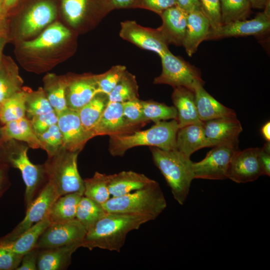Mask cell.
Wrapping results in <instances>:
<instances>
[{
	"mask_svg": "<svg viewBox=\"0 0 270 270\" xmlns=\"http://www.w3.org/2000/svg\"><path fill=\"white\" fill-rule=\"evenodd\" d=\"M59 196L55 186L48 180L38 195L26 208L24 218L12 232L0 238V240L4 241L13 240L41 221L48 216L51 206Z\"/></svg>",
	"mask_w": 270,
	"mask_h": 270,
	"instance_id": "obj_9",
	"label": "cell"
},
{
	"mask_svg": "<svg viewBox=\"0 0 270 270\" xmlns=\"http://www.w3.org/2000/svg\"><path fill=\"white\" fill-rule=\"evenodd\" d=\"M8 187L9 184L6 175V165L3 164L0 166V198Z\"/></svg>",
	"mask_w": 270,
	"mask_h": 270,
	"instance_id": "obj_51",
	"label": "cell"
},
{
	"mask_svg": "<svg viewBox=\"0 0 270 270\" xmlns=\"http://www.w3.org/2000/svg\"><path fill=\"white\" fill-rule=\"evenodd\" d=\"M78 153L62 147L43 164L47 180L55 186L60 196L72 193L84 196V182L77 166Z\"/></svg>",
	"mask_w": 270,
	"mask_h": 270,
	"instance_id": "obj_5",
	"label": "cell"
},
{
	"mask_svg": "<svg viewBox=\"0 0 270 270\" xmlns=\"http://www.w3.org/2000/svg\"><path fill=\"white\" fill-rule=\"evenodd\" d=\"M26 92V116L28 119L54 110L43 89Z\"/></svg>",
	"mask_w": 270,
	"mask_h": 270,
	"instance_id": "obj_38",
	"label": "cell"
},
{
	"mask_svg": "<svg viewBox=\"0 0 270 270\" xmlns=\"http://www.w3.org/2000/svg\"><path fill=\"white\" fill-rule=\"evenodd\" d=\"M0 156L2 164L18 169L26 186L24 200L26 208L38 195L46 176L43 164H35L28 156L29 146L16 140L6 141Z\"/></svg>",
	"mask_w": 270,
	"mask_h": 270,
	"instance_id": "obj_6",
	"label": "cell"
},
{
	"mask_svg": "<svg viewBox=\"0 0 270 270\" xmlns=\"http://www.w3.org/2000/svg\"><path fill=\"white\" fill-rule=\"evenodd\" d=\"M120 36L137 46L156 53L160 56L169 50L168 42L160 28H145L133 20L120 24Z\"/></svg>",
	"mask_w": 270,
	"mask_h": 270,
	"instance_id": "obj_10",
	"label": "cell"
},
{
	"mask_svg": "<svg viewBox=\"0 0 270 270\" xmlns=\"http://www.w3.org/2000/svg\"><path fill=\"white\" fill-rule=\"evenodd\" d=\"M80 247V244H74L60 247L39 249L37 270H66L71 264L72 254Z\"/></svg>",
	"mask_w": 270,
	"mask_h": 270,
	"instance_id": "obj_24",
	"label": "cell"
},
{
	"mask_svg": "<svg viewBox=\"0 0 270 270\" xmlns=\"http://www.w3.org/2000/svg\"><path fill=\"white\" fill-rule=\"evenodd\" d=\"M99 0H60L62 11L72 25L78 24L84 17L93 2Z\"/></svg>",
	"mask_w": 270,
	"mask_h": 270,
	"instance_id": "obj_40",
	"label": "cell"
},
{
	"mask_svg": "<svg viewBox=\"0 0 270 270\" xmlns=\"http://www.w3.org/2000/svg\"><path fill=\"white\" fill-rule=\"evenodd\" d=\"M19 0H4V8L8 12L14 8Z\"/></svg>",
	"mask_w": 270,
	"mask_h": 270,
	"instance_id": "obj_55",
	"label": "cell"
},
{
	"mask_svg": "<svg viewBox=\"0 0 270 270\" xmlns=\"http://www.w3.org/2000/svg\"><path fill=\"white\" fill-rule=\"evenodd\" d=\"M26 90H22L2 104L0 122L2 124L26 116Z\"/></svg>",
	"mask_w": 270,
	"mask_h": 270,
	"instance_id": "obj_36",
	"label": "cell"
},
{
	"mask_svg": "<svg viewBox=\"0 0 270 270\" xmlns=\"http://www.w3.org/2000/svg\"><path fill=\"white\" fill-rule=\"evenodd\" d=\"M6 42V38L2 34H0V62L2 58V51Z\"/></svg>",
	"mask_w": 270,
	"mask_h": 270,
	"instance_id": "obj_57",
	"label": "cell"
},
{
	"mask_svg": "<svg viewBox=\"0 0 270 270\" xmlns=\"http://www.w3.org/2000/svg\"><path fill=\"white\" fill-rule=\"evenodd\" d=\"M37 136L41 148L46 152L48 157L52 156L63 147L62 134L57 124L51 126Z\"/></svg>",
	"mask_w": 270,
	"mask_h": 270,
	"instance_id": "obj_41",
	"label": "cell"
},
{
	"mask_svg": "<svg viewBox=\"0 0 270 270\" xmlns=\"http://www.w3.org/2000/svg\"><path fill=\"white\" fill-rule=\"evenodd\" d=\"M262 132L264 138L267 140H270V122H267L262 128Z\"/></svg>",
	"mask_w": 270,
	"mask_h": 270,
	"instance_id": "obj_54",
	"label": "cell"
},
{
	"mask_svg": "<svg viewBox=\"0 0 270 270\" xmlns=\"http://www.w3.org/2000/svg\"><path fill=\"white\" fill-rule=\"evenodd\" d=\"M198 84L194 88L195 102L198 116L203 122L225 116H236L234 110L216 100Z\"/></svg>",
	"mask_w": 270,
	"mask_h": 270,
	"instance_id": "obj_23",
	"label": "cell"
},
{
	"mask_svg": "<svg viewBox=\"0 0 270 270\" xmlns=\"http://www.w3.org/2000/svg\"><path fill=\"white\" fill-rule=\"evenodd\" d=\"M222 24L246 19L252 8L248 0H220Z\"/></svg>",
	"mask_w": 270,
	"mask_h": 270,
	"instance_id": "obj_37",
	"label": "cell"
},
{
	"mask_svg": "<svg viewBox=\"0 0 270 270\" xmlns=\"http://www.w3.org/2000/svg\"><path fill=\"white\" fill-rule=\"evenodd\" d=\"M83 195L72 193L59 196L48 214L50 223L74 220L78 202Z\"/></svg>",
	"mask_w": 270,
	"mask_h": 270,
	"instance_id": "obj_29",
	"label": "cell"
},
{
	"mask_svg": "<svg viewBox=\"0 0 270 270\" xmlns=\"http://www.w3.org/2000/svg\"><path fill=\"white\" fill-rule=\"evenodd\" d=\"M142 104L144 116L147 122L151 120L156 123L170 119L177 120V110L174 106L152 100H142Z\"/></svg>",
	"mask_w": 270,
	"mask_h": 270,
	"instance_id": "obj_39",
	"label": "cell"
},
{
	"mask_svg": "<svg viewBox=\"0 0 270 270\" xmlns=\"http://www.w3.org/2000/svg\"><path fill=\"white\" fill-rule=\"evenodd\" d=\"M122 104L124 116L130 123L140 127L147 122L144 116L142 100L139 98Z\"/></svg>",
	"mask_w": 270,
	"mask_h": 270,
	"instance_id": "obj_43",
	"label": "cell"
},
{
	"mask_svg": "<svg viewBox=\"0 0 270 270\" xmlns=\"http://www.w3.org/2000/svg\"><path fill=\"white\" fill-rule=\"evenodd\" d=\"M154 164L164 176L172 196L181 205L188 195L194 178L193 162L177 150H166L150 146Z\"/></svg>",
	"mask_w": 270,
	"mask_h": 270,
	"instance_id": "obj_3",
	"label": "cell"
},
{
	"mask_svg": "<svg viewBox=\"0 0 270 270\" xmlns=\"http://www.w3.org/2000/svg\"><path fill=\"white\" fill-rule=\"evenodd\" d=\"M1 139L24 142L33 149L41 148L40 142L32 126L31 120L26 116L8 122L0 128Z\"/></svg>",
	"mask_w": 270,
	"mask_h": 270,
	"instance_id": "obj_25",
	"label": "cell"
},
{
	"mask_svg": "<svg viewBox=\"0 0 270 270\" xmlns=\"http://www.w3.org/2000/svg\"><path fill=\"white\" fill-rule=\"evenodd\" d=\"M0 139H1V132H0Z\"/></svg>",
	"mask_w": 270,
	"mask_h": 270,
	"instance_id": "obj_59",
	"label": "cell"
},
{
	"mask_svg": "<svg viewBox=\"0 0 270 270\" xmlns=\"http://www.w3.org/2000/svg\"><path fill=\"white\" fill-rule=\"evenodd\" d=\"M23 256L0 249V270H16Z\"/></svg>",
	"mask_w": 270,
	"mask_h": 270,
	"instance_id": "obj_47",
	"label": "cell"
},
{
	"mask_svg": "<svg viewBox=\"0 0 270 270\" xmlns=\"http://www.w3.org/2000/svg\"><path fill=\"white\" fill-rule=\"evenodd\" d=\"M58 114L54 111L37 116L32 118L30 120L32 128L36 135L40 134L51 126L58 123Z\"/></svg>",
	"mask_w": 270,
	"mask_h": 270,
	"instance_id": "obj_46",
	"label": "cell"
},
{
	"mask_svg": "<svg viewBox=\"0 0 270 270\" xmlns=\"http://www.w3.org/2000/svg\"><path fill=\"white\" fill-rule=\"evenodd\" d=\"M138 90L136 76L126 70L116 86L108 95V102L122 103L138 98Z\"/></svg>",
	"mask_w": 270,
	"mask_h": 270,
	"instance_id": "obj_35",
	"label": "cell"
},
{
	"mask_svg": "<svg viewBox=\"0 0 270 270\" xmlns=\"http://www.w3.org/2000/svg\"><path fill=\"white\" fill-rule=\"evenodd\" d=\"M177 6L188 14L194 10H200L199 0H176Z\"/></svg>",
	"mask_w": 270,
	"mask_h": 270,
	"instance_id": "obj_50",
	"label": "cell"
},
{
	"mask_svg": "<svg viewBox=\"0 0 270 270\" xmlns=\"http://www.w3.org/2000/svg\"><path fill=\"white\" fill-rule=\"evenodd\" d=\"M166 204L164 193L156 181L128 194L111 197L102 206L108 212L140 215L154 220L164 210Z\"/></svg>",
	"mask_w": 270,
	"mask_h": 270,
	"instance_id": "obj_4",
	"label": "cell"
},
{
	"mask_svg": "<svg viewBox=\"0 0 270 270\" xmlns=\"http://www.w3.org/2000/svg\"><path fill=\"white\" fill-rule=\"evenodd\" d=\"M162 71L154 80V84H166L173 88L183 86L194 92L198 84H204L200 70L170 50L160 56Z\"/></svg>",
	"mask_w": 270,
	"mask_h": 270,
	"instance_id": "obj_7",
	"label": "cell"
},
{
	"mask_svg": "<svg viewBox=\"0 0 270 270\" xmlns=\"http://www.w3.org/2000/svg\"><path fill=\"white\" fill-rule=\"evenodd\" d=\"M200 9L209 20L210 28L214 30L222 24L221 18L220 0H199Z\"/></svg>",
	"mask_w": 270,
	"mask_h": 270,
	"instance_id": "obj_44",
	"label": "cell"
},
{
	"mask_svg": "<svg viewBox=\"0 0 270 270\" xmlns=\"http://www.w3.org/2000/svg\"><path fill=\"white\" fill-rule=\"evenodd\" d=\"M108 103V95L98 93L78 110L81 123L86 131L90 133V130L98 122Z\"/></svg>",
	"mask_w": 270,
	"mask_h": 270,
	"instance_id": "obj_31",
	"label": "cell"
},
{
	"mask_svg": "<svg viewBox=\"0 0 270 270\" xmlns=\"http://www.w3.org/2000/svg\"><path fill=\"white\" fill-rule=\"evenodd\" d=\"M106 212L102 205L83 196L78 202L75 219L87 231Z\"/></svg>",
	"mask_w": 270,
	"mask_h": 270,
	"instance_id": "obj_34",
	"label": "cell"
},
{
	"mask_svg": "<svg viewBox=\"0 0 270 270\" xmlns=\"http://www.w3.org/2000/svg\"><path fill=\"white\" fill-rule=\"evenodd\" d=\"M66 80V100L68 108L78 110L98 94L95 76L72 78Z\"/></svg>",
	"mask_w": 270,
	"mask_h": 270,
	"instance_id": "obj_18",
	"label": "cell"
},
{
	"mask_svg": "<svg viewBox=\"0 0 270 270\" xmlns=\"http://www.w3.org/2000/svg\"><path fill=\"white\" fill-rule=\"evenodd\" d=\"M172 100L177 110L179 128L190 124L204 123L198 116L194 92L183 86L174 88Z\"/></svg>",
	"mask_w": 270,
	"mask_h": 270,
	"instance_id": "obj_22",
	"label": "cell"
},
{
	"mask_svg": "<svg viewBox=\"0 0 270 270\" xmlns=\"http://www.w3.org/2000/svg\"><path fill=\"white\" fill-rule=\"evenodd\" d=\"M50 223L48 216L17 238L7 241L0 240V249L24 255L36 246L40 236Z\"/></svg>",
	"mask_w": 270,
	"mask_h": 270,
	"instance_id": "obj_26",
	"label": "cell"
},
{
	"mask_svg": "<svg viewBox=\"0 0 270 270\" xmlns=\"http://www.w3.org/2000/svg\"><path fill=\"white\" fill-rule=\"evenodd\" d=\"M45 89L48 101L57 114L68 108L66 96V78L54 76L47 78Z\"/></svg>",
	"mask_w": 270,
	"mask_h": 270,
	"instance_id": "obj_33",
	"label": "cell"
},
{
	"mask_svg": "<svg viewBox=\"0 0 270 270\" xmlns=\"http://www.w3.org/2000/svg\"><path fill=\"white\" fill-rule=\"evenodd\" d=\"M188 14L177 5L164 10L160 16L162 25L160 27L168 44L182 46L185 36Z\"/></svg>",
	"mask_w": 270,
	"mask_h": 270,
	"instance_id": "obj_21",
	"label": "cell"
},
{
	"mask_svg": "<svg viewBox=\"0 0 270 270\" xmlns=\"http://www.w3.org/2000/svg\"><path fill=\"white\" fill-rule=\"evenodd\" d=\"M126 70L125 66L116 65L102 74L96 75L98 94L108 95L116 86Z\"/></svg>",
	"mask_w": 270,
	"mask_h": 270,
	"instance_id": "obj_42",
	"label": "cell"
},
{
	"mask_svg": "<svg viewBox=\"0 0 270 270\" xmlns=\"http://www.w3.org/2000/svg\"><path fill=\"white\" fill-rule=\"evenodd\" d=\"M7 13L8 12L4 6V0H0V22L3 20Z\"/></svg>",
	"mask_w": 270,
	"mask_h": 270,
	"instance_id": "obj_56",
	"label": "cell"
},
{
	"mask_svg": "<svg viewBox=\"0 0 270 270\" xmlns=\"http://www.w3.org/2000/svg\"><path fill=\"white\" fill-rule=\"evenodd\" d=\"M150 220L152 218L144 216L106 212L86 231L81 247L119 252L128 234Z\"/></svg>",
	"mask_w": 270,
	"mask_h": 270,
	"instance_id": "obj_1",
	"label": "cell"
},
{
	"mask_svg": "<svg viewBox=\"0 0 270 270\" xmlns=\"http://www.w3.org/2000/svg\"><path fill=\"white\" fill-rule=\"evenodd\" d=\"M39 249L34 247L25 254L19 266L16 270H36V262Z\"/></svg>",
	"mask_w": 270,
	"mask_h": 270,
	"instance_id": "obj_48",
	"label": "cell"
},
{
	"mask_svg": "<svg viewBox=\"0 0 270 270\" xmlns=\"http://www.w3.org/2000/svg\"><path fill=\"white\" fill-rule=\"evenodd\" d=\"M259 148L237 150L232 156L227 171L228 178L236 182L246 183L263 175L258 156Z\"/></svg>",
	"mask_w": 270,
	"mask_h": 270,
	"instance_id": "obj_13",
	"label": "cell"
},
{
	"mask_svg": "<svg viewBox=\"0 0 270 270\" xmlns=\"http://www.w3.org/2000/svg\"><path fill=\"white\" fill-rule=\"evenodd\" d=\"M86 230L76 220L52 222L38 238L36 246L46 249L80 244Z\"/></svg>",
	"mask_w": 270,
	"mask_h": 270,
	"instance_id": "obj_11",
	"label": "cell"
},
{
	"mask_svg": "<svg viewBox=\"0 0 270 270\" xmlns=\"http://www.w3.org/2000/svg\"><path fill=\"white\" fill-rule=\"evenodd\" d=\"M238 141L227 142L212 146L202 160L192 163L194 178L211 180L228 179L227 171Z\"/></svg>",
	"mask_w": 270,
	"mask_h": 270,
	"instance_id": "obj_8",
	"label": "cell"
},
{
	"mask_svg": "<svg viewBox=\"0 0 270 270\" xmlns=\"http://www.w3.org/2000/svg\"><path fill=\"white\" fill-rule=\"evenodd\" d=\"M179 127L177 120L160 121L144 130L110 136L108 150L114 156H122L134 147L147 146L163 150H176V136Z\"/></svg>",
	"mask_w": 270,
	"mask_h": 270,
	"instance_id": "obj_2",
	"label": "cell"
},
{
	"mask_svg": "<svg viewBox=\"0 0 270 270\" xmlns=\"http://www.w3.org/2000/svg\"><path fill=\"white\" fill-rule=\"evenodd\" d=\"M206 148L238 141L242 128L236 116L216 118L204 122Z\"/></svg>",
	"mask_w": 270,
	"mask_h": 270,
	"instance_id": "obj_17",
	"label": "cell"
},
{
	"mask_svg": "<svg viewBox=\"0 0 270 270\" xmlns=\"http://www.w3.org/2000/svg\"><path fill=\"white\" fill-rule=\"evenodd\" d=\"M250 6L254 8H264L266 3L270 0H248Z\"/></svg>",
	"mask_w": 270,
	"mask_h": 270,
	"instance_id": "obj_53",
	"label": "cell"
},
{
	"mask_svg": "<svg viewBox=\"0 0 270 270\" xmlns=\"http://www.w3.org/2000/svg\"><path fill=\"white\" fill-rule=\"evenodd\" d=\"M203 124H193L179 128L176 136V150L190 158L195 152L206 148Z\"/></svg>",
	"mask_w": 270,
	"mask_h": 270,
	"instance_id": "obj_27",
	"label": "cell"
},
{
	"mask_svg": "<svg viewBox=\"0 0 270 270\" xmlns=\"http://www.w3.org/2000/svg\"><path fill=\"white\" fill-rule=\"evenodd\" d=\"M258 156L263 175L270 176V142L267 141L261 148L258 149Z\"/></svg>",
	"mask_w": 270,
	"mask_h": 270,
	"instance_id": "obj_49",
	"label": "cell"
},
{
	"mask_svg": "<svg viewBox=\"0 0 270 270\" xmlns=\"http://www.w3.org/2000/svg\"><path fill=\"white\" fill-rule=\"evenodd\" d=\"M177 5L176 0H135L132 8H142L160 15L166 10Z\"/></svg>",
	"mask_w": 270,
	"mask_h": 270,
	"instance_id": "obj_45",
	"label": "cell"
},
{
	"mask_svg": "<svg viewBox=\"0 0 270 270\" xmlns=\"http://www.w3.org/2000/svg\"><path fill=\"white\" fill-rule=\"evenodd\" d=\"M57 8L52 0H35L26 8L20 27L21 35L30 36L53 21Z\"/></svg>",
	"mask_w": 270,
	"mask_h": 270,
	"instance_id": "obj_16",
	"label": "cell"
},
{
	"mask_svg": "<svg viewBox=\"0 0 270 270\" xmlns=\"http://www.w3.org/2000/svg\"><path fill=\"white\" fill-rule=\"evenodd\" d=\"M138 128L130 123L124 116L122 103L108 102L90 133L92 138L98 136H110L131 133Z\"/></svg>",
	"mask_w": 270,
	"mask_h": 270,
	"instance_id": "obj_15",
	"label": "cell"
},
{
	"mask_svg": "<svg viewBox=\"0 0 270 270\" xmlns=\"http://www.w3.org/2000/svg\"><path fill=\"white\" fill-rule=\"evenodd\" d=\"M210 28L209 20L200 10L188 13L185 36L182 46L188 55L192 56L198 46L207 40Z\"/></svg>",
	"mask_w": 270,
	"mask_h": 270,
	"instance_id": "obj_19",
	"label": "cell"
},
{
	"mask_svg": "<svg viewBox=\"0 0 270 270\" xmlns=\"http://www.w3.org/2000/svg\"><path fill=\"white\" fill-rule=\"evenodd\" d=\"M112 8H132L135 0H108Z\"/></svg>",
	"mask_w": 270,
	"mask_h": 270,
	"instance_id": "obj_52",
	"label": "cell"
},
{
	"mask_svg": "<svg viewBox=\"0 0 270 270\" xmlns=\"http://www.w3.org/2000/svg\"><path fill=\"white\" fill-rule=\"evenodd\" d=\"M270 28V0L264 10L252 19L236 20L222 24L216 30H210L207 40L227 37L257 36L268 32Z\"/></svg>",
	"mask_w": 270,
	"mask_h": 270,
	"instance_id": "obj_12",
	"label": "cell"
},
{
	"mask_svg": "<svg viewBox=\"0 0 270 270\" xmlns=\"http://www.w3.org/2000/svg\"><path fill=\"white\" fill-rule=\"evenodd\" d=\"M84 196L103 205L110 198L108 182V174L96 172L90 178L84 180Z\"/></svg>",
	"mask_w": 270,
	"mask_h": 270,
	"instance_id": "obj_32",
	"label": "cell"
},
{
	"mask_svg": "<svg viewBox=\"0 0 270 270\" xmlns=\"http://www.w3.org/2000/svg\"><path fill=\"white\" fill-rule=\"evenodd\" d=\"M156 182L144 174L132 170L108 175V188L111 197L128 194L148 186Z\"/></svg>",
	"mask_w": 270,
	"mask_h": 270,
	"instance_id": "obj_20",
	"label": "cell"
},
{
	"mask_svg": "<svg viewBox=\"0 0 270 270\" xmlns=\"http://www.w3.org/2000/svg\"><path fill=\"white\" fill-rule=\"evenodd\" d=\"M58 125L62 137L63 148L70 152H80L92 138L83 127L77 110L68 108L58 114Z\"/></svg>",
	"mask_w": 270,
	"mask_h": 270,
	"instance_id": "obj_14",
	"label": "cell"
},
{
	"mask_svg": "<svg viewBox=\"0 0 270 270\" xmlns=\"http://www.w3.org/2000/svg\"><path fill=\"white\" fill-rule=\"evenodd\" d=\"M1 108H2V104H0V112H1Z\"/></svg>",
	"mask_w": 270,
	"mask_h": 270,
	"instance_id": "obj_58",
	"label": "cell"
},
{
	"mask_svg": "<svg viewBox=\"0 0 270 270\" xmlns=\"http://www.w3.org/2000/svg\"><path fill=\"white\" fill-rule=\"evenodd\" d=\"M22 84L15 66L2 58L0 62V104L21 91Z\"/></svg>",
	"mask_w": 270,
	"mask_h": 270,
	"instance_id": "obj_30",
	"label": "cell"
},
{
	"mask_svg": "<svg viewBox=\"0 0 270 270\" xmlns=\"http://www.w3.org/2000/svg\"><path fill=\"white\" fill-rule=\"evenodd\" d=\"M70 36L68 29L60 23H55L48 27L36 38L24 42L22 48L29 51L50 48L61 44Z\"/></svg>",
	"mask_w": 270,
	"mask_h": 270,
	"instance_id": "obj_28",
	"label": "cell"
}]
</instances>
